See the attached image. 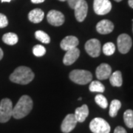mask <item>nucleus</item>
<instances>
[{
  "label": "nucleus",
  "instance_id": "obj_1",
  "mask_svg": "<svg viewBox=\"0 0 133 133\" xmlns=\"http://www.w3.org/2000/svg\"><path fill=\"white\" fill-rule=\"evenodd\" d=\"M33 101L28 95H22L13 108V117L16 119L24 118L33 109Z\"/></svg>",
  "mask_w": 133,
  "mask_h": 133
},
{
  "label": "nucleus",
  "instance_id": "obj_2",
  "mask_svg": "<svg viewBox=\"0 0 133 133\" xmlns=\"http://www.w3.org/2000/svg\"><path fill=\"white\" fill-rule=\"evenodd\" d=\"M34 73L30 68L28 66H21L17 67L10 76V80L16 83L25 85L33 81Z\"/></svg>",
  "mask_w": 133,
  "mask_h": 133
},
{
  "label": "nucleus",
  "instance_id": "obj_3",
  "mask_svg": "<svg viewBox=\"0 0 133 133\" xmlns=\"http://www.w3.org/2000/svg\"><path fill=\"white\" fill-rule=\"evenodd\" d=\"M69 76L72 82L81 85L90 83L92 79V75L90 72L84 70H74L70 72Z\"/></svg>",
  "mask_w": 133,
  "mask_h": 133
},
{
  "label": "nucleus",
  "instance_id": "obj_4",
  "mask_svg": "<svg viewBox=\"0 0 133 133\" xmlns=\"http://www.w3.org/2000/svg\"><path fill=\"white\" fill-rule=\"evenodd\" d=\"M13 115V104L9 98H3L0 102V123H6Z\"/></svg>",
  "mask_w": 133,
  "mask_h": 133
},
{
  "label": "nucleus",
  "instance_id": "obj_5",
  "mask_svg": "<svg viewBox=\"0 0 133 133\" xmlns=\"http://www.w3.org/2000/svg\"><path fill=\"white\" fill-rule=\"evenodd\" d=\"M90 129L93 133H109L110 126L104 119L95 118L91 121Z\"/></svg>",
  "mask_w": 133,
  "mask_h": 133
},
{
  "label": "nucleus",
  "instance_id": "obj_6",
  "mask_svg": "<svg viewBox=\"0 0 133 133\" xmlns=\"http://www.w3.org/2000/svg\"><path fill=\"white\" fill-rule=\"evenodd\" d=\"M117 44H118L119 52L123 54H126L132 48V38L126 33L121 34L117 39Z\"/></svg>",
  "mask_w": 133,
  "mask_h": 133
},
{
  "label": "nucleus",
  "instance_id": "obj_7",
  "mask_svg": "<svg viewBox=\"0 0 133 133\" xmlns=\"http://www.w3.org/2000/svg\"><path fill=\"white\" fill-rule=\"evenodd\" d=\"M93 9L96 14L106 15L110 12L112 4L109 0H94Z\"/></svg>",
  "mask_w": 133,
  "mask_h": 133
},
{
  "label": "nucleus",
  "instance_id": "obj_8",
  "mask_svg": "<svg viewBox=\"0 0 133 133\" xmlns=\"http://www.w3.org/2000/svg\"><path fill=\"white\" fill-rule=\"evenodd\" d=\"M101 42L96 38L88 40L85 44V50L90 56L98 57L101 53Z\"/></svg>",
  "mask_w": 133,
  "mask_h": 133
},
{
  "label": "nucleus",
  "instance_id": "obj_9",
  "mask_svg": "<svg viewBox=\"0 0 133 133\" xmlns=\"http://www.w3.org/2000/svg\"><path fill=\"white\" fill-rule=\"evenodd\" d=\"M75 16L76 20L79 22H83L87 15L88 11V5L85 0H80L74 7Z\"/></svg>",
  "mask_w": 133,
  "mask_h": 133
},
{
  "label": "nucleus",
  "instance_id": "obj_10",
  "mask_svg": "<svg viewBox=\"0 0 133 133\" xmlns=\"http://www.w3.org/2000/svg\"><path fill=\"white\" fill-rule=\"evenodd\" d=\"M48 22L53 26H61L64 22V16L60 11L52 10L49 11L47 16Z\"/></svg>",
  "mask_w": 133,
  "mask_h": 133
},
{
  "label": "nucleus",
  "instance_id": "obj_11",
  "mask_svg": "<svg viewBox=\"0 0 133 133\" xmlns=\"http://www.w3.org/2000/svg\"><path fill=\"white\" fill-rule=\"evenodd\" d=\"M78 123L74 114H68L62 121L61 130L62 132L69 133L72 131Z\"/></svg>",
  "mask_w": 133,
  "mask_h": 133
},
{
  "label": "nucleus",
  "instance_id": "obj_12",
  "mask_svg": "<svg viewBox=\"0 0 133 133\" xmlns=\"http://www.w3.org/2000/svg\"><path fill=\"white\" fill-rule=\"evenodd\" d=\"M96 77L98 80H106L112 74V68L109 64L103 63L97 67L95 70Z\"/></svg>",
  "mask_w": 133,
  "mask_h": 133
},
{
  "label": "nucleus",
  "instance_id": "obj_13",
  "mask_svg": "<svg viewBox=\"0 0 133 133\" xmlns=\"http://www.w3.org/2000/svg\"><path fill=\"white\" fill-rule=\"evenodd\" d=\"M79 55H80V50L77 48L66 50L63 58V63L66 66L71 65L78 58Z\"/></svg>",
  "mask_w": 133,
  "mask_h": 133
},
{
  "label": "nucleus",
  "instance_id": "obj_14",
  "mask_svg": "<svg viewBox=\"0 0 133 133\" xmlns=\"http://www.w3.org/2000/svg\"><path fill=\"white\" fill-rule=\"evenodd\" d=\"M114 30V24L113 23L107 19H104L100 21L96 25V30L100 34H108L112 32Z\"/></svg>",
  "mask_w": 133,
  "mask_h": 133
},
{
  "label": "nucleus",
  "instance_id": "obj_15",
  "mask_svg": "<svg viewBox=\"0 0 133 133\" xmlns=\"http://www.w3.org/2000/svg\"><path fill=\"white\" fill-rule=\"evenodd\" d=\"M78 39L76 36H66L64 38H63L61 44H60V47L62 50H69L72 48H77L78 44Z\"/></svg>",
  "mask_w": 133,
  "mask_h": 133
},
{
  "label": "nucleus",
  "instance_id": "obj_16",
  "mask_svg": "<svg viewBox=\"0 0 133 133\" xmlns=\"http://www.w3.org/2000/svg\"><path fill=\"white\" fill-rule=\"evenodd\" d=\"M89 115V109L87 105L84 104L81 107H78L75 111V117L78 122L82 123L86 120Z\"/></svg>",
  "mask_w": 133,
  "mask_h": 133
},
{
  "label": "nucleus",
  "instance_id": "obj_17",
  "mask_svg": "<svg viewBox=\"0 0 133 133\" xmlns=\"http://www.w3.org/2000/svg\"><path fill=\"white\" fill-rule=\"evenodd\" d=\"M44 16V11L39 8H36L29 13L28 19L31 22L37 24L42 21Z\"/></svg>",
  "mask_w": 133,
  "mask_h": 133
},
{
  "label": "nucleus",
  "instance_id": "obj_18",
  "mask_svg": "<svg viewBox=\"0 0 133 133\" xmlns=\"http://www.w3.org/2000/svg\"><path fill=\"white\" fill-rule=\"evenodd\" d=\"M110 84L114 87H121L123 84L122 74L121 71H115L109 76Z\"/></svg>",
  "mask_w": 133,
  "mask_h": 133
},
{
  "label": "nucleus",
  "instance_id": "obj_19",
  "mask_svg": "<svg viewBox=\"0 0 133 133\" xmlns=\"http://www.w3.org/2000/svg\"><path fill=\"white\" fill-rule=\"evenodd\" d=\"M18 36L14 33H5L2 36L3 42L8 45H14L18 42Z\"/></svg>",
  "mask_w": 133,
  "mask_h": 133
},
{
  "label": "nucleus",
  "instance_id": "obj_20",
  "mask_svg": "<svg viewBox=\"0 0 133 133\" xmlns=\"http://www.w3.org/2000/svg\"><path fill=\"white\" fill-rule=\"evenodd\" d=\"M121 107V103L120 101L117 99L112 101V102L110 104V107H109V115L112 118L115 117L118 114V112Z\"/></svg>",
  "mask_w": 133,
  "mask_h": 133
},
{
  "label": "nucleus",
  "instance_id": "obj_21",
  "mask_svg": "<svg viewBox=\"0 0 133 133\" xmlns=\"http://www.w3.org/2000/svg\"><path fill=\"white\" fill-rule=\"evenodd\" d=\"M89 90L92 92H103L105 90V87L102 83L98 81H93L91 82L89 87Z\"/></svg>",
  "mask_w": 133,
  "mask_h": 133
},
{
  "label": "nucleus",
  "instance_id": "obj_22",
  "mask_svg": "<svg viewBox=\"0 0 133 133\" xmlns=\"http://www.w3.org/2000/svg\"><path fill=\"white\" fill-rule=\"evenodd\" d=\"M124 123L129 128H133V110L127 109L124 114Z\"/></svg>",
  "mask_w": 133,
  "mask_h": 133
},
{
  "label": "nucleus",
  "instance_id": "obj_23",
  "mask_svg": "<svg viewBox=\"0 0 133 133\" xmlns=\"http://www.w3.org/2000/svg\"><path fill=\"white\" fill-rule=\"evenodd\" d=\"M35 36L39 42L44 44H49L50 42V38L45 32L42 30H37L35 33Z\"/></svg>",
  "mask_w": 133,
  "mask_h": 133
},
{
  "label": "nucleus",
  "instance_id": "obj_24",
  "mask_svg": "<svg viewBox=\"0 0 133 133\" xmlns=\"http://www.w3.org/2000/svg\"><path fill=\"white\" fill-rule=\"evenodd\" d=\"M115 51V46L113 43L107 42L103 46V52L106 56H112Z\"/></svg>",
  "mask_w": 133,
  "mask_h": 133
},
{
  "label": "nucleus",
  "instance_id": "obj_25",
  "mask_svg": "<svg viewBox=\"0 0 133 133\" xmlns=\"http://www.w3.org/2000/svg\"><path fill=\"white\" fill-rule=\"evenodd\" d=\"M95 101L96 102V104L99 106L100 107L103 108V109H106L108 106V102L107 100L105 98V96H104L101 94H98L95 97Z\"/></svg>",
  "mask_w": 133,
  "mask_h": 133
},
{
  "label": "nucleus",
  "instance_id": "obj_26",
  "mask_svg": "<svg viewBox=\"0 0 133 133\" xmlns=\"http://www.w3.org/2000/svg\"><path fill=\"white\" fill-rule=\"evenodd\" d=\"M33 53L34 54V56H36L37 57H41L46 53V49L42 45L37 44L33 47Z\"/></svg>",
  "mask_w": 133,
  "mask_h": 133
},
{
  "label": "nucleus",
  "instance_id": "obj_27",
  "mask_svg": "<svg viewBox=\"0 0 133 133\" xmlns=\"http://www.w3.org/2000/svg\"><path fill=\"white\" fill-rule=\"evenodd\" d=\"M8 24V20L6 16L2 14H0V28H4Z\"/></svg>",
  "mask_w": 133,
  "mask_h": 133
},
{
  "label": "nucleus",
  "instance_id": "obj_28",
  "mask_svg": "<svg viewBox=\"0 0 133 133\" xmlns=\"http://www.w3.org/2000/svg\"><path fill=\"white\" fill-rule=\"evenodd\" d=\"M66 1H67V2H68V5L70 6V8H72V9H73L74 7H75V5H76L80 0H66Z\"/></svg>",
  "mask_w": 133,
  "mask_h": 133
},
{
  "label": "nucleus",
  "instance_id": "obj_29",
  "mask_svg": "<svg viewBox=\"0 0 133 133\" xmlns=\"http://www.w3.org/2000/svg\"><path fill=\"white\" fill-rule=\"evenodd\" d=\"M114 133H127L126 129L122 127H117L115 129Z\"/></svg>",
  "mask_w": 133,
  "mask_h": 133
},
{
  "label": "nucleus",
  "instance_id": "obj_30",
  "mask_svg": "<svg viewBox=\"0 0 133 133\" xmlns=\"http://www.w3.org/2000/svg\"><path fill=\"white\" fill-rule=\"evenodd\" d=\"M45 0H31V2L34 3V4H39V3H42L44 2Z\"/></svg>",
  "mask_w": 133,
  "mask_h": 133
},
{
  "label": "nucleus",
  "instance_id": "obj_31",
  "mask_svg": "<svg viewBox=\"0 0 133 133\" xmlns=\"http://www.w3.org/2000/svg\"><path fill=\"white\" fill-rule=\"evenodd\" d=\"M128 3L129 5L132 8H133V0H129Z\"/></svg>",
  "mask_w": 133,
  "mask_h": 133
},
{
  "label": "nucleus",
  "instance_id": "obj_32",
  "mask_svg": "<svg viewBox=\"0 0 133 133\" xmlns=\"http://www.w3.org/2000/svg\"><path fill=\"white\" fill-rule=\"evenodd\" d=\"M3 55H4L3 51H2V50L0 48V60H2V58H3Z\"/></svg>",
  "mask_w": 133,
  "mask_h": 133
},
{
  "label": "nucleus",
  "instance_id": "obj_33",
  "mask_svg": "<svg viewBox=\"0 0 133 133\" xmlns=\"http://www.w3.org/2000/svg\"><path fill=\"white\" fill-rule=\"evenodd\" d=\"M11 0H1L2 2H10Z\"/></svg>",
  "mask_w": 133,
  "mask_h": 133
},
{
  "label": "nucleus",
  "instance_id": "obj_34",
  "mask_svg": "<svg viewBox=\"0 0 133 133\" xmlns=\"http://www.w3.org/2000/svg\"><path fill=\"white\" fill-rule=\"evenodd\" d=\"M115 2H121L122 0H115Z\"/></svg>",
  "mask_w": 133,
  "mask_h": 133
},
{
  "label": "nucleus",
  "instance_id": "obj_35",
  "mask_svg": "<svg viewBox=\"0 0 133 133\" xmlns=\"http://www.w3.org/2000/svg\"><path fill=\"white\" fill-rule=\"evenodd\" d=\"M59 1H61V2H65L66 0H59Z\"/></svg>",
  "mask_w": 133,
  "mask_h": 133
},
{
  "label": "nucleus",
  "instance_id": "obj_36",
  "mask_svg": "<svg viewBox=\"0 0 133 133\" xmlns=\"http://www.w3.org/2000/svg\"><path fill=\"white\" fill-rule=\"evenodd\" d=\"M132 22H133V20H132ZM132 30H133V25H132Z\"/></svg>",
  "mask_w": 133,
  "mask_h": 133
}]
</instances>
